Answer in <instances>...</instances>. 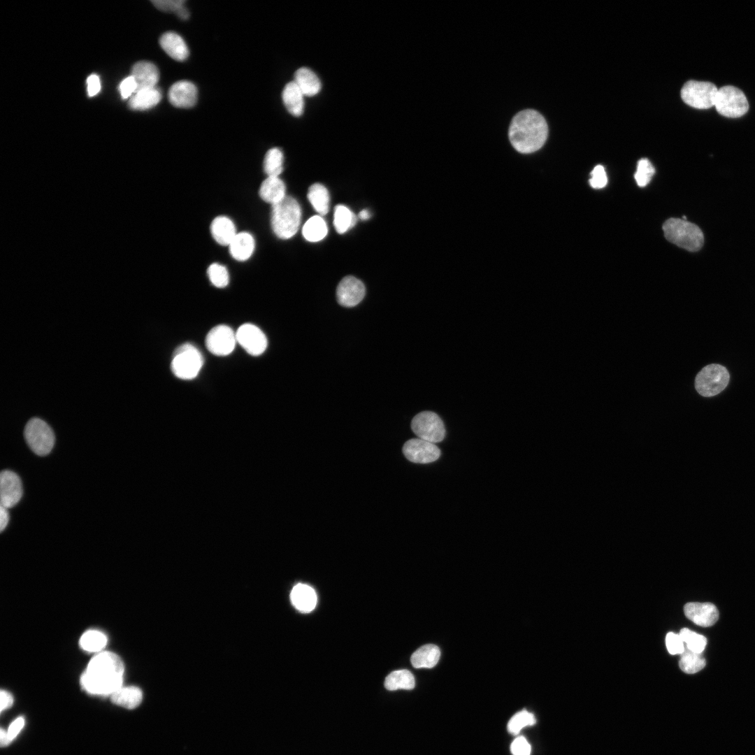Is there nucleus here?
<instances>
[{"instance_id": "obj_1", "label": "nucleus", "mask_w": 755, "mask_h": 755, "mask_svg": "<svg viewBox=\"0 0 755 755\" xmlns=\"http://www.w3.org/2000/svg\"><path fill=\"white\" fill-rule=\"evenodd\" d=\"M547 136V121L534 109H524L510 121L508 139L515 150L522 154H530L540 150Z\"/></svg>"}, {"instance_id": "obj_2", "label": "nucleus", "mask_w": 755, "mask_h": 755, "mask_svg": "<svg viewBox=\"0 0 755 755\" xmlns=\"http://www.w3.org/2000/svg\"><path fill=\"white\" fill-rule=\"evenodd\" d=\"M301 217V207L292 196H286L278 203L272 205L271 227L279 238L289 239L294 236L299 228Z\"/></svg>"}, {"instance_id": "obj_3", "label": "nucleus", "mask_w": 755, "mask_h": 755, "mask_svg": "<svg viewBox=\"0 0 755 755\" xmlns=\"http://www.w3.org/2000/svg\"><path fill=\"white\" fill-rule=\"evenodd\" d=\"M665 238L677 246L697 252L704 243L702 230L695 224L680 218H670L663 224Z\"/></svg>"}, {"instance_id": "obj_4", "label": "nucleus", "mask_w": 755, "mask_h": 755, "mask_svg": "<svg viewBox=\"0 0 755 755\" xmlns=\"http://www.w3.org/2000/svg\"><path fill=\"white\" fill-rule=\"evenodd\" d=\"M203 364L200 351L193 345L185 343L174 351L171 368L177 378L192 380L197 376Z\"/></svg>"}, {"instance_id": "obj_5", "label": "nucleus", "mask_w": 755, "mask_h": 755, "mask_svg": "<svg viewBox=\"0 0 755 755\" xmlns=\"http://www.w3.org/2000/svg\"><path fill=\"white\" fill-rule=\"evenodd\" d=\"M730 375L722 365H707L696 375L695 388L698 393L705 397H711L721 392L728 385Z\"/></svg>"}, {"instance_id": "obj_6", "label": "nucleus", "mask_w": 755, "mask_h": 755, "mask_svg": "<svg viewBox=\"0 0 755 755\" xmlns=\"http://www.w3.org/2000/svg\"><path fill=\"white\" fill-rule=\"evenodd\" d=\"M24 435L28 446L38 456L48 455L54 446L55 438L52 429L39 418L28 421Z\"/></svg>"}, {"instance_id": "obj_7", "label": "nucleus", "mask_w": 755, "mask_h": 755, "mask_svg": "<svg viewBox=\"0 0 755 755\" xmlns=\"http://www.w3.org/2000/svg\"><path fill=\"white\" fill-rule=\"evenodd\" d=\"M714 106L717 111L726 117H740L749 110V103L744 92L732 85L718 89Z\"/></svg>"}, {"instance_id": "obj_8", "label": "nucleus", "mask_w": 755, "mask_h": 755, "mask_svg": "<svg viewBox=\"0 0 755 755\" xmlns=\"http://www.w3.org/2000/svg\"><path fill=\"white\" fill-rule=\"evenodd\" d=\"M718 89L710 82L689 80L681 89V98L687 105L697 109L714 106Z\"/></svg>"}, {"instance_id": "obj_9", "label": "nucleus", "mask_w": 755, "mask_h": 755, "mask_svg": "<svg viewBox=\"0 0 755 755\" xmlns=\"http://www.w3.org/2000/svg\"><path fill=\"white\" fill-rule=\"evenodd\" d=\"M411 429L419 438L434 444L441 442L446 434L442 419L431 411L416 415L411 422Z\"/></svg>"}, {"instance_id": "obj_10", "label": "nucleus", "mask_w": 755, "mask_h": 755, "mask_svg": "<svg viewBox=\"0 0 755 755\" xmlns=\"http://www.w3.org/2000/svg\"><path fill=\"white\" fill-rule=\"evenodd\" d=\"M236 333L226 325H217L207 334L206 346L210 352L216 356H226L235 348Z\"/></svg>"}, {"instance_id": "obj_11", "label": "nucleus", "mask_w": 755, "mask_h": 755, "mask_svg": "<svg viewBox=\"0 0 755 755\" xmlns=\"http://www.w3.org/2000/svg\"><path fill=\"white\" fill-rule=\"evenodd\" d=\"M122 677L96 675L85 671L80 677V684L89 693L110 696L122 686Z\"/></svg>"}, {"instance_id": "obj_12", "label": "nucleus", "mask_w": 755, "mask_h": 755, "mask_svg": "<svg viewBox=\"0 0 755 755\" xmlns=\"http://www.w3.org/2000/svg\"><path fill=\"white\" fill-rule=\"evenodd\" d=\"M402 451L408 461L416 463L433 462L440 457L441 453L434 443L420 438H412L406 441Z\"/></svg>"}, {"instance_id": "obj_13", "label": "nucleus", "mask_w": 755, "mask_h": 755, "mask_svg": "<svg viewBox=\"0 0 755 755\" xmlns=\"http://www.w3.org/2000/svg\"><path fill=\"white\" fill-rule=\"evenodd\" d=\"M236 340L252 356L261 354L267 347V338L263 331L252 324L241 325L236 332Z\"/></svg>"}, {"instance_id": "obj_14", "label": "nucleus", "mask_w": 755, "mask_h": 755, "mask_svg": "<svg viewBox=\"0 0 755 755\" xmlns=\"http://www.w3.org/2000/svg\"><path fill=\"white\" fill-rule=\"evenodd\" d=\"M22 496V482L14 472L5 470L0 475V503L6 508L15 506Z\"/></svg>"}, {"instance_id": "obj_15", "label": "nucleus", "mask_w": 755, "mask_h": 755, "mask_svg": "<svg viewBox=\"0 0 755 755\" xmlns=\"http://www.w3.org/2000/svg\"><path fill=\"white\" fill-rule=\"evenodd\" d=\"M124 670L122 659L110 652L96 654L89 663L86 671L102 675L123 676Z\"/></svg>"}, {"instance_id": "obj_16", "label": "nucleus", "mask_w": 755, "mask_h": 755, "mask_svg": "<svg viewBox=\"0 0 755 755\" xmlns=\"http://www.w3.org/2000/svg\"><path fill=\"white\" fill-rule=\"evenodd\" d=\"M338 303L345 307H353L359 303L365 295L363 282L351 275L346 276L339 282L336 290Z\"/></svg>"}, {"instance_id": "obj_17", "label": "nucleus", "mask_w": 755, "mask_h": 755, "mask_svg": "<svg viewBox=\"0 0 755 755\" xmlns=\"http://www.w3.org/2000/svg\"><path fill=\"white\" fill-rule=\"evenodd\" d=\"M684 612L695 624L703 627L714 625L719 619V611L711 603H688Z\"/></svg>"}, {"instance_id": "obj_18", "label": "nucleus", "mask_w": 755, "mask_h": 755, "mask_svg": "<svg viewBox=\"0 0 755 755\" xmlns=\"http://www.w3.org/2000/svg\"><path fill=\"white\" fill-rule=\"evenodd\" d=\"M168 97L173 106L189 108L196 103L197 89L192 82L180 80L172 85L169 89Z\"/></svg>"}, {"instance_id": "obj_19", "label": "nucleus", "mask_w": 755, "mask_h": 755, "mask_svg": "<svg viewBox=\"0 0 755 755\" xmlns=\"http://www.w3.org/2000/svg\"><path fill=\"white\" fill-rule=\"evenodd\" d=\"M131 76L137 85L136 92L155 87L159 78L157 67L152 62L147 61L136 63L131 69Z\"/></svg>"}, {"instance_id": "obj_20", "label": "nucleus", "mask_w": 755, "mask_h": 755, "mask_svg": "<svg viewBox=\"0 0 755 755\" xmlns=\"http://www.w3.org/2000/svg\"><path fill=\"white\" fill-rule=\"evenodd\" d=\"M159 44L165 52L176 61H184L189 56V49L183 38L173 31L162 34Z\"/></svg>"}, {"instance_id": "obj_21", "label": "nucleus", "mask_w": 755, "mask_h": 755, "mask_svg": "<svg viewBox=\"0 0 755 755\" xmlns=\"http://www.w3.org/2000/svg\"><path fill=\"white\" fill-rule=\"evenodd\" d=\"M290 598L295 608L303 613L311 612L317 603L315 590L310 586L301 583L293 587Z\"/></svg>"}, {"instance_id": "obj_22", "label": "nucleus", "mask_w": 755, "mask_h": 755, "mask_svg": "<svg viewBox=\"0 0 755 755\" xmlns=\"http://www.w3.org/2000/svg\"><path fill=\"white\" fill-rule=\"evenodd\" d=\"M113 703L122 707L133 710L140 705L143 700L141 689L135 686H121L110 695Z\"/></svg>"}, {"instance_id": "obj_23", "label": "nucleus", "mask_w": 755, "mask_h": 755, "mask_svg": "<svg viewBox=\"0 0 755 755\" xmlns=\"http://www.w3.org/2000/svg\"><path fill=\"white\" fill-rule=\"evenodd\" d=\"M210 232L215 241L221 245H229L237 234L233 222L224 216L217 217L213 220Z\"/></svg>"}, {"instance_id": "obj_24", "label": "nucleus", "mask_w": 755, "mask_h": 755, "mask_svg": "<svg viewBox=\"0 0 755 755\" xmlns=\"http://www.w3.org/2000/svg\"><path fill=\"white\" fill-rule=\"evenodd\" d=\"M303 94L294 81L288 82L283 89L282 98L288 112L295 117L301 116L303 113Z\"/></svg>"}, {"instance_id": "obj_25", "label": "nucleus", "mask_w": 755, "mask_h": 755, "mask_svg": "<svg viewBox=\"0 0 755 755\" xmlns=\"http://www.w3.org/2000/svg\"><path fill=\"white\" fill-rule=\"evenodd\" d=\"M285 189V185L280 178L268 177L261 183L259 194L262 200L273 205L286 196Z\"/></svg>"}, {"instance_id": "obj_26", "label": "nucleus", "mask_w": 755, "mask_h": 755, "mask_svg": "<svg viewBox=\"0 0 755 755\" xmlns=\"http://www.w3.org/2000/svg\"><path fill=\"white\" fill-rule=\"evenodd\" d=\"M294 81L304 96H312L321 90L322 84L319 78L308 68L299 69L295 72Z\"/></svg>"}, {"instance_id": "obj_27", "label": "nucleus", "mask_w": 755, "mask_h": 755, "mask_svg": "<svg viewBox=\"0 0 755 755\" xmlns=\"http://www.w3.org/2000/svg\"><path fill=\"white\" fill-rule=\"evenodd\" d=\"M161 99V92L157 87L136 92L129 99V106L135 110H144L156 106Z\"/></svg>"}, {"instance_id": "obj_28", "label": "nucleus", "mask_w": 755, "mask_h": 755, "mask_svg": "<svg viewBox=\"0 0 755 755\" xmlns=\"http://www.w3.org/2000/svg\"><path fill=\"white\" fill-rule=\"evenodd\" d=\"M229 246L231 256L243 261L251 257L254 249V240L251 234L241 232L236 235Z\"/></svg>"}, {"instance_id": "obj_29", "label": "nucleus", "mask_w": 755, "mask_h": 755, "mask_svg": "<svg viewBox=\"0 0 755 755\" xmlns=\"http://www.w3.org/2000/svg\"><path fill=\"white\" fill-rule=\"evenodd\" d=\"M440 652L435 645L428 644L417 649L411 656L410 661L416 668H431L436 665Z\"/></svg>"}, {"instance_id": "obj_30", "label": "nucleus", "mask_w": 755, "mask_h": 755, "mask_svg": "<svg viewBox=\"0 0 755 755\" xmlns=\"http://www.w3.org/2000/svg\"><path fill=\"white\" fill-rule=\"evenodd\" d=\"M308 199L320 215H325L329 208V194L327 189L320 183L312 185L308 192Z\"/></svg>"}, {"instance_id": "obj_31", "label": "nucleus", "mask_w": 755, "mask_h": 755, "mask_svg": "<svg viewBox=\"0 0 755 755\" xmlns=\"http://www.w3.org/2000/svg\"><path fill=\"white\" fill-rule=\"evenodd\" d=\"M415 685L413 675L408 670H398L391 673L384 680V686L387 690L412 689Z\"/></svg>"}, {"instance_id": "obj_32", "label": "nucleus", "mask_w": 755, "mask_h": 755, "mask_svg": "<svg viewBox=\"0 0 755 755\" xmlns=\"http://www.w3.org/2000/svg\"><path fill=\"white\" fill-rule=\"evenodd\" d=\"M328 229L324 219L315 215L311 217L303 226L302 233L305 239L310 242L322 240L327 234Z\"/></svg>"}, {"instance_id": "obj_33", "label": "nucleus", "mask_w": 755, "mask_h": 755, "mask_svg": "<svg viewBox=\"0 0 755 755\" xmlns=\"http://www.w3.org/2000/svg\"><path fill=\"white\" fill-rule=\"evenodd\" d=\"M357 222V217L347 207L338 205L335 207L333 225L338 233H343L353 227Z\"/></svg>"}, {"instance_id": "obj_34", "label": "nucleus", "mask_w": 755, "mask_h": 755, "mask_svg": "<svg viewBox=\"0 0 755 755\" xmlns=\"http://www.w3.org/2000/svg\"><path fill=\"white\" fill-rule=\"evenodd\" d=\"M680 655L679 666L685 673H696L705 666L706 661L702 654L693 652L686 647Z\"/></svg>"}, {"instance_id": "obj_35", "label": "nucleus", "mask_w": 755, "mask_h": 755, "mask_svg": "<svg viewBox=\"0 0 755 755\" xmlns=\"http://www.w3.org/2000/svg\"><path fill=\"white\" fill-rule=\"evenodd\" d=\"M283 154L278 148L268 150L264 159V170L268 177H278L283 170Z\"/></svg>"}, {"instance_id": "obj_36", "label": "nucleus", "mask_w": 755, "mask_h": 755, "mask_svg": "<svg viewBox=\"0 0 755 755\" xmlns=\"http://www.w3.org/2000/svg\"><path fill=\"white\" fill-rule=\"evenodd\" d=\"M106 644L107 638L106 635L96 630L86 631L80 639V647L84 650L91 652L101 651Z\"/></svg>"}, {"instance_id": "obj_37", "label": "nucleus", "mask_w": 755, "mask_h": 755, "mask_svg": "<svg viewBox=\"0 0 755 755\" xmlns=\"http://www.w3.org/2000/svg\"><path fill=\"white\" fill-rule=\"evenodd\" d=\"M679 634L688 649L695 653L702 654L707 645V639L705 636L687 628L681 629Z\"/></svg>"}, {"instance_id": "obj_38", "label": "nucleus", "mask_w": 755, "mask_h": 755, "mask_svg": "<svg viewBox=\"0 0 755 755\" xmlns=\"http://www.w3.org/2000/svg\"><path fill=\"white\" fill-rule=\"evenodd\" d=\"M655 173V168L647 158H642L638 161L634 178L637 185L643 187L647 185Z\"/></svg>"}, {"instance_id": "obj_39", "label": "nucleus", "mask_w": 755, "mask_h": 755, "mask_svg": "<svg viewBox=\"0 0 755 755\" xmlns=\"http://www.w3.org/2000/svg\"><path fill=\"white\" fill-rule=\"evenodd\" d=\"M533 714L526 710H522L515 714L509 721L508 724V731L514 735L517 734L523 728L533 726L535 724Z\"/></svg>"}, {"instance_id": "obj_40", "label": "nucleus", "mask_w": 755, "mask_h": 755, "mask_svg": "<svg viewBox=\"0 0 755 755\" xmlns=\"http://www.w3.org/2000/svg\"><path fill=\"white\" fill-rule=\"evenodd\" d=\"M208 275L212 284L223 288L229 283V273L226 268L218 264H213L208 268Z\"/></svg>"}, {"instance_id": "obj_41", "label": "nucleus", "mask_w": 755, "mask_h": 755, "mask_svg": "<svg viewBox=\"0 0 755 755\" xmlns=\"http://www.w3.org/2000/svg\"><path fill=\"white\" fill-rule=\"evenodd\" d=\"M666 645L670 654H681L685 649L684 642L680 634L669 632L666 637Z\"/></svg>"}, {"instance_id": "obj_42", "label": "nucleus", "mask_w": 755, "mask_h": 755, "mask_svg": "<svg viewBox=\"0 0 755 755\" xmlns=\"http://www.w3.org/2000/svg\"><path fill=\"white\" fill-rule=\"evenodd\" d=\"M591 175L589 184L593 188L602 189L607 185V178L603 166L597 165L595 166L591 172Z\"/></svg>"}, {"instance_id": "obj_43", "label": "nucleus", "mask_w": 755, "mask_h": 755, "mask_svg": "<svg viewBox=\"0 0 755 755\" xmlns=\"http://www.w3.org/2000/svg\"><path fill=\"white\" fill-rule=\"evenodd\" d=\"M184 0H154L152 1L154 6L159 10L167 13H176L184 6Z\"/></svg>"}, {"instance_id": "obj_44", "label": "nucleus", "mask_w": 755, "mask_h": 755, "mask_svg": "<svg viewBox=\"0 0 755 755\" xmlns=\"http://www.w3.org/2000/svg\"><path fill=\"white\" fill-rule=\"evenodd\" d=\"M119 90L122 99L131 97L137 90V85L134 77L131 75L125 78L120 84Z\"/></svg>"}, {"instance_id": "obj_45", "label": "nucleus", "mask_w": 755, "mask_h": 755, "mask_svg": "<svg viewBox=\"0 0 755 755\" xmlns=\"http://www.w3.org/2000/svg\"><path fill=\"white\" fill-rule=\"evenodd\" d=\"M511 752L513 755H530L531 746L522 736L518 737L512 742Z\"/></svg>"}, {"instance_id": "obj_46", "label": "nucleus", "mask_w": 755, "mask_h": 755, "mask_svg": "<svg viewBox=\"0 0 755 755\" xmlns=\"http://www.w3.org/2000/svg\"><path fill=\"white\" fill-rule=\"evenodd\" d=\"M25 721L23 717H19L12 721L6 731L8 742L10 743L20 733L24 726Z\"/></svg>"}, {"instance_id": "obj_47", "label": "nucleus", "mask_w": 755, "mask_h": 755, "mask_svg": "<svg viewBox=\"0 0 755 755\" xmlns=\"http://www.w3.org/2000/svg\"><path fill=\"white\" fill-rule=\"evenodd\" d=\"M87 93L89 96L96 95L101 89L99 77L96 74L90 75L87 80Z\"/></svg>"}, {"instance_id": "obj_48", "label": "nucleus", "mask_w": 755, "mask_h": 755, "mask_svg": "<svg viewBox=\"0 0 755 755\" xmlns=\"http://www.w3.org/2000/svg\"><path fill=\"white\" fill-rule=\"evenodd\" d=\"M1 696V712H3L10 708L13 704V697L10 693L6 690H1L0 693Z\"/></svg>"}, {"instance_id": "obj_49", "label": "nucleus", "mask_w": 755, "mask_h": 755, "mask_svg": "<svg viewBox=\"0 0 755 755\" xmlns=\"http://www.w3.org/2000/svg\"><path fill=\"white\" fill-rule=\"evenodd\" d=\"M9 521V515L7 508L1 505L0 506V531L2 532L6 528Z\"/></svg>"}, {"instance_id": "obj_50", "label": "nucleus", "mask_w": 755, "mask_h": 755, "mask_svg": "<svg viewBox=\"0 0 755 755\" xmlns=\"http://www.w3.org/2000/svg\"><path fill=\"white\" fill-rule=\"evenodd\" d=\"M0 743L2 747H6L10 744L8 742L6 730L1 728L0 731Z\"/></svg>"}, {"instance_id": "obj_51", "label": "nucleus", "mask_w": 755, "mask_h": 755, "mask_svg": "<svg viewBox=\"0 0 755 755\" xmlns=\"http://www.w3.org/2000/svg\"><path fill=\"white\" fill-rule=\"evenodd\" d=\"M175 13L180 19L182 20H187L189 16L188 10L184 6L181 7Z\"/></svg>"}, {"instance_id": "obj_52", "label": "nucleus", "mask_w": 755, "mask_h": 755, "mask_svg": "<svg viewBox=\"0 0 755 755\" xmlns=\"http://www.w3.org/2000/svg\"><path fill=\"white\" fill-rule=\"evenodd\" d=\"M370 217H371L370 213L367 210H362L359 213V218L362 220H366L369 219Z\"/></svg>"}]
</instances>
